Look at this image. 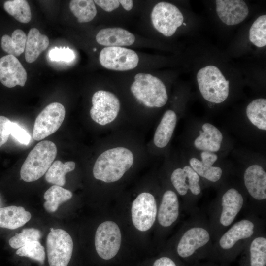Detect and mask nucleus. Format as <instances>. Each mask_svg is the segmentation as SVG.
Returning a JSON list of instances; mask_svg holds the SVG:
<instances>
[{
  "instance_id": "f257e3e1",
  "label": "nucleus",
  "mask_w": 266,
  "mask_h": 266,
  "mask_svg": "<svg viewBox=\"0 0 266 266\" xmlns=\"http://www.w3.org/2000/svg\"><path fill=\"white\" fill-rule=\"evenodd\" d=\"M264 229V220L251 212L233 223L214 241L209 256L224 262L232 260Z\"/></svg>"
},
{
  "instance_id": "f03ea898",
  "label": "nucleus",
  "mask_w": 266,
  "mask_h": 266,
  "mask_svg": "<svg viewBox=\"0 0 266 266\" xmlns=\"http://www.w3.org/2000/svg\"><path fill=\"white\" fill-rule=\"evenodd\" d=\"M214 242L208 219L196 212L192 214L184 227L176 252L180 258L192 261L209 256Z\"/></svg>"
},
{
  "instance_id": "7ed1b4c3",
  "label": "nucleus",
  "mask_w": 266,
  "mask_h": 266,
  "mask_svg": "<svg viewBox=\"0 0 266 266\" xmlns=\"http://www.w3.org/2000/svg\"><path fill=\"white\" fill-rule=\"evenodd\" d=\"M246 204L241 192L231 187L210 204L208 221L214 241L233 223Z\"/></svg>"
},
{
  "instance_id": "20e7f679",
  "label": "nucleus",
  "mask_w": 266,
  "mask_h": 266,
  "mask_svg": "<svg viewBox=\"0 0 266 266\" xmlns=\"http://www.w3.org/2000/svg\"><path fill=\"white\" fill-rule=\"evenodd\" d=\"M133 163V155L126 148L119 147L107 150L95 162L93 169L94 177L106 183L117 181Z\"/></svg>"
},
{
  "instance_id": "39448f33",
  "label": "nucleus",
  "mask_w": 266,
  "mask_h": 266,
  "mask_svg": "<svg viewBox=\"0 0 266 266\" xmlns=\"http://www.w3.org/2000/svg\"><path fill=\"white\" fill-rule=\"evenodd\" d=\"M57 149L54 143L44 140L30 152L20 170L23 180L31 182L39 179L47 172L55 159Z\"/></svg>"
},
{
  "instance_id": "423d86ee",
  "label": "nucleus",
  "mask_w": 266,
  "mask_h": 266,
  "mask_svg": "<svg viewBox=\"0 0 266 266\" xmlns=\"http://www.w3.org/2000/svg\"><path fill=\"white\" fill-rule=\"evenodd\" d=\"M130 90L137 100L147 107H161L168 100L164 84L150 74L139 73L135 75Z\"/></svg>"
},
{
  "instance_id": "0eeeda50",
  "label": "nucleus",
  "mask_w": 266,
  "mask_h": 266,
  "mask_svg": "<svg viewBox=\"0 0 266 266\" xmlns=\"http://www.w3.org/2000/svg\"><path fill=\"white\" fill-rule=\"evenodd\" d=\"M197 79L202 96L208 101L218 104L228 98L229 82L216 66L209 65L200 68Z\"/></svg>"
},
{
  "instance_id": "6e6552de",
  "label": "nucleus",
  "mask_w": 266,
  "mask_h": 266,
  "mask_svg": "<svg viewBox=\"0 0 266 266\" xmlns=\"http://www.w3.org/2000/svg\"><path fill=\"white\" fill-rule=\"evenodd\" d=\"M245 188L251 198V212L261 214L265 212L266 172L262 166L254 164L248 166L243 174Z\"/></svg>"
},
{
  "instance_id": "1a4fd4ad",
  "label": "nucleus",
  "mask_w": 266,
  "mask_h": 266,
  "mask_svg": "<svg viewBox=\"0 0 266 266\" xmlns=\"http://www.w3.org/2000/svg\"><path fill=\"white\" fill-rule=\"evenodd\" d=\"M49 266H67L73 252V243L70 235L61 229H50L46 239Z\"/></svg>"
},
{
  "instance_id": "9d476101",
  "label": "nucleus",
  "mask_w": 266,
  "mask_h": 266,
  "mask_svg": "<svg viewBox=\"0 0 266 266\" xmlns=\"http://www.w3.org/2000/svg\"><path fill=\"white\" fill-rule=\"evenodd\" d=\"M121 243V233L116 223L106 221L98 227L95 237L96 251L104 260L113 258L118 252Z\"/></svg>"
},
{
  "instance_id": "9b49d317",
  "label": "nucleus",
  "mask_w": 266,
  "mask_h": 266,
  "mask_svg": "<svg viewBox=\"0 0 266 266\" xmlns=\"http://www.w3.org/2000/svg\"><path fill=\"white\" fill-rule=\"evenodd\" d=\"M64 106L59 102L46 106L35 119L33 132L35 140H41L56 132L65 117Z\"/></svg>"
},
{
  "instance_id": "f8f14e48",
  "label": "nucleus",
  "mask_w": 266,
  "mask_h": 266,
  "mask_svg": "<svg viewBox=\"0 0 266 266\" xmlns=\"http://www.w3.org/2000/svg\"><path fill=\"white\" fill-rule=\"evenodd\" d=\"M151 18L155 29L166 37L172 36L184 20L179 9L166 2H159L154 7Z\"/></svg>"
},
{
  "instance_id": "ddd939ff",
  "label": "nucleus",
  "mask_w": 266,
  "mask_h": 266,
  "mask_svg": "<svg viewBox=\"0 0 266 266\" xmlns=\"http://www.w3.org/2000/svg\"><path fill=\"white\" fill-rule=\"evenodd\" d=\"M90 111L91 118L97 123L105 125L116 118L120 107L118 98L113 93L104 90L95 92L92 99Z\"/></svg>"
},
{
  "instance_id": "4468645a",
  "label": "nucleus",
  "mask_w": 266,
  "mask_h": 266,
  "mask_svg": "<svg viewBox=\"0 0 266 266\" xmlns=\"http://www.w3.org/2000/svg\"><path fill=\"white\" fill-rule=\"evenodd\" d=\"M157 211L154 196L148 192L140 194L132 206V218L134 226L141 232L149 230L156 221Z\"/></svg>"
},
{
  "instance_id": "2eb2a0df",
  "label": "nucleus",
  "mask_w": 266,
  "mask_h": 266,
  "mask_svg": "<svg viewBox=\"0 0 266 266\" xmlns=\"http://www.w3.org/2000/svg\"><path fill=\"white\" fill-rule=\"evenodd\" d=\"M99 61L104 68L116 71H127L136 67L139 57L133 50L122 47H106L99 55Z\"/></svg>"
},
{
  "instance_id": "dca6fc26",
  "label": "nucleus",
  "mask_w": 266,
  "mask_h": 266,
  "mask_svg": "<svg viewBox=\"0 0 266 266\" xmlns=\"http://www.w3.org/2000/svg\"><path fill=\"white\" fill-rule=\"evenodd\" d=\"M170 180L181 196L185 197L190 193L192 197H198L201 193L200 177L190 166L175 169L171 175Z\"/></svg>"
},
{
  "instance_id": "f3484780",
  "label": "nucleus",
  "mask_w": 266,
  "mask_h": 266,
  "mask_svg": "<svg viewBox=\"0 0 266 266\" xmlns=\"http://www.w3.org/2000/svg\"><path fill=\"white\" fill-rule=\"evenodd\" d=\"M27 79L25 69L18 59L8 54L0 58V81L5 86H24Z\"/></svg>"
},
{
  "instance_id": "a211bd4d",
  "label": "nucleus",
  "mask_w": 266,
  "mask_h": 266,
  "mask_svg": "<svg viewBox=\"0 0 266 266\" xmlns=\"http://www.w3.org/2000/svg\"><path fill=\"white\" fill-rule=\"evenodd\" d=\"M215 2L218 17L227 25L240 23L248 15V7L243 0H217Z\"/></svg>"
},
{
  "instance_id": "6ab92c4d",
  "label": "nucleus",
  "mask_w": 266,
  "mask_h": 266,
  "mask_svg": "<svg viewBox=\"0 0 266 266\" xmlns=\"http://www.w3.org/2000/svg\"><path fill=\"white\" fill-rule=\"evenodd\" d=\"M201 160L192 158L189 161L190 166L200 177L211 182L220 180L223 174L221 167L213 165L218 159L217 155L213 152L202 151L200 154Z\"/></svg>"
},
{
  "instance_id": "aec40b11",
  "label": "nucleus",
  "mask_w": 266,
  "mask_h": 266,
  "mask_svg": "<svg viewBox=\"0 0 266 266\" xmlns=\"http://www.w3.org/2000/svg\"><path fill=\"white\" fill-rule=\"evenodd\" d=\"M242 252L241 266H266V235L265 230L255 236Z\"/></svg>"
},
{
  "instance_id": "412c9836",
  "label": "nucleus",
  "mask_w": 266,
  "mask_h": 266,
  "mask_svg": "<svg viewBox=\"0 0 266 266\" xmlns=\"http://www.w3.org/2000/svg\"><path fill=\"white\" fill-rule=\"evenodd\" d=\"M180 213V204L177 194L168 190L163 194L157 211L159 225L163 228H169L178 219Z\"/></svg>"
},
{
  "instance_id": "4be33fe9",
  "label": "nucleus",
  "mask_w": 266,
  "mask_h": 266,
  "mask_svg": "<svg viewBox=\"0 0 266 266\" xmlns=\"http://www.w3.org/2000/svg\"><path fill=\"white\" fill-rule=\"evenodd\" d=\"M97 42L107 47L130 46L135 41V36L121 28H109L100 30L96 36Z\"/></svg>"
},
{
  "instance_id": "5701e85b",
  "label": "nucleus",
  "mask_w": 266,
  "mask_h": 266,
  "mask_svg": "<svg viewBox=\"0 0 266 266\" xmlns=\"http://www.w3.org/2000/svg\"><path fill=\"white\" fill-rule=\"evenodd\" d=\"M199 133L200 135L194 142L197 149L213 153L219 150L223 135L218 129L211 124L206 123L202 126V131Z\"/></svg>"
},
{
  "instance_id": "b1692460",
  "label": "nucleus",
  "mask_w": 266,
  "mask_h": 266,
  "mask_svg": "<svg viewBox=\"0 0 266 266\" xmlns=\"http://www.w3.org/2000/svg\"><path fill=\"white\" fill-rule=\"evenodd\" d=\"M31 218V214L21 206L0 208V227L14 230L21 227Z\"/></svg>"
},
{
  "instance_id": "393cba45",
  "label": "nucleus",
  "mask_w": 266,
  "mask_h": 266,
  "mask_svg": "<svg viewBox=\"0 0 266 266\" xmlns=\"http://www.w3.org/2000/svg\"><path fill=\"white\" fill-rule=\"evenodd\" d=\"M49 44V40L46 35L41 34L36 28H31L27 37L25 49L27 62H34L40 53L47 49Z\"/></svg>"
},
{
  "instance_id": "a878e982",
  "label": "nucleus",
  "mask_w": 266,
  "mask_h": 266,
  "mask_svg": "<svg viewBox=\"0 0 266 266\" xmlns=\"http://www.w3.org/2000/svg\"><path fill=\"white\" fill-rule=\"evenodd\" d=\"M177 116L174 111H166L158 126L154 137V143L159 148H163L169 142L176 125Z\"/></svg>"
},
{
  "instance_id": "bb28decb",
  "label": "nucleus",
  "mask_w": 266,
  "mask_h": 266,
  "mask_svg": "<svg viewBox=\"0 0 266 266\" xmlns=\"http://www.w3.org/2000/svg\"><path fill=\"white\" fill-rule=\"evenodd\" d=\"M72 197V193L69 190L58 185H53L44 194L46 200L44 207L48 212H55L61 203L70 200Z\"/></svg>"
},
{
  "instance_id": "cd10ccee",
  "label": "nucleus",
  "mask_w": 266,
  "mask_h": 266,
  "mask_svg": "<svg viewBox=\"0 0 266 266\" xmlns=\"http://www.w3.org/2000/svg\"><path fill=\"white\" fill-rule=\"evenodd\" d=\"M75 165L73 161L63 163L60 160L55 161L46 172L45 179L49 183L62 187L66 183V174L73 170Z\"/></svg>"
},
{
  "instance_id": "c85d7f7f",
  "label": "nucleus",
  "mask_w": 266,
  "mask_h": 266,
  "mask_svg": "<svg viewBox=\"0 0 266 266\" xmlns=\"http://www.w3.org/2000/svg\"><path fill=\"white\" fill-rule=\"evenodd\" d=\"M27 36L20 29L14 31L11 37L4 35L1 40V46L3 51L15 57L19 56L25 49Z\"/></svg>"
},
{
  "instance_id": "c756f323",
  "label": "nucleus",
  "mask_w": 266,
  "mask_h": 266,
  "mask_svg": "<svg viewBox=\"0 0 266 266\" xmlns=\"http://www.w3.org/2000/svg\"><path fill=\"white\" fill-rule=\"evenodd\" d=\"M246 115L251 123L259 129L266 130V100L259 98L247 106Z\"/></svg>"
},
{
  "instance_id": "7c9ffc66",
  "label": "nucleus",
  "mask_w": 266,
  "mask_h": 266,
  "mask_svg": "<svg viewBox=\"0 0 266 266\" xmlns=\"http://www.w3.org/2000/svg\"><path fill=\"white\" fill-rule=\"evenodd\" d=\"M69 8L80 23L92 21L97 14V9L92 0H72Z\"/></svg>"
},
{
  "instance_id": "2f4dec72",
  "label": "nucleus",
  "mask_w": 266,
  "mask_h": 266,
  "mask_svg": "<svg viewBox=\"0 0 266 266\" xmlns=\"http://www.w3.org/2000/svg\"><path fill=\"white\" fill-rule=\"evenodd\" d=\"M3 7L9 15L21 23H27L31 20V9L27 0H8L4 3Z\"/></svg>"
},
{
  "instance_id": "473e14b6",
  "label": "nucleus",
  "mask_w": 266,
  "mask_h": 266,
  "mask_svg": "<svg viewBox=\"0 0 266 266\" xmlns=\"http://www.w3.org/2000/svg\"><path fill=\"white\" fill-rule=\"evenodd\" d=\"M250 41L258 47L266 45V15L259 17L253 23L249 30Z\"/></svg>"
},
{
  "instance_id": "72a5a7b5",
  "label": "nucleus",
  "mask_w": 266,
  "mask_h": 266,
  "mask_svg": "<svg viewBox=\"0 0 266 266\" xmlns=\"http://www.w3.org/2000/svg\"><path fill=\"white\" fill-rule=\"evenodd\" d=\"M41 237V232L35 228L24 229L22 231L12 237L9 240V245L14 249H19L27 243L38 241Z\"/></svg>"
},
{
  "instance_id": "f704fd0d",
  "label": "nucleus",
  "mask_w": 266,
  "mask_h": 266,
  "mask_svg": "<svg viewBox=\"0 0 266 266\" xmlns=\"http://www.w3.org/2000/svg\"><path fill=\"white\" fill-rule=\"evenodd\" d=\"M16 254L20 256L27 257L43 264L45 258L44 247L38 241H33L19 248Z\"/></svg>"
},
{
  "instance_id": "c9c22d12",
  "label": "nucleus",
  "mask_w": 266,
  "mask_h": 266,
  "mask_svg": "<svg viewBox=\"0 0 266 266\" xmlns=\"http://www.w3.org/2000/svg\"><path fill=\"white\" fill-rule=\"evenodd\" d=\"M49 58L55 62H69L75 58V54L72 50L68 47H54L49 52Z\"/></svg>"
},
{
  "instance_id": "e433bc0d",
  "label": "nucleus",
  "mask_w": 266,
  "mask_h": 266,
  "mask_svg": "<svg viewBox=\"0 0 266 266\" xmlns=\"http://www.w3.org/2000/svg\"><path fill=\"white\" fill-rule=\"evenodd\" d=\"M9 129L10 134L20 143L28 145L30 143V135L17 124L11 122Z\"/></svg>"
},
{
  "instance_id": "4c0bfd02",
  "label": "nucleus",
  "mask_w": 266,
  "mask_h": 266,
  "mask_svg": "<svg viewBox=\"0 0 266 266\" xmlns=\"http://www.w3.org/2000/svg\"><path fill=\"white\" fill-rule=\"evenodd\" d=\"M11 122L8 118L0 116V148L7 142L10 134L9 127Z\"/></svg>"
},
{
  "instance_id": "58836bf2",
  "label": "nucleus",
  "mask_w": 266,
  "mask_h": 266,
  "mask_svg": "<svg viewBox=\"0 0 266 266\" xmlns=\"http://www.w3.org/2000/svg\"><path fill=\"white\" fill-rule=\"evenodd\" d=\"M94 2L106 12H111L120 5L119 0H95Z\"/></svg>"
},
{
  "instance_id": "ea45409f",
  "label": "nucleus",
  "mask_w": 266,
  "mask_h": 266,
  "mask_svg": "<svg viewBox=\"0 0 266 266\" xmlns=\"http://www.w3.org/2000/svg\"><path fill=\"white\" fill-rule=\"evenodd\" d=\"M153 266H177L174 261L166 256L161 257L155 261Z\"/></svg>"
},
{
  "instance_id": "a19ab883",
  "label": "nucleus",
  "mask_w": 266,
  "mask_h": 266,
  "mask_svg": "<svg viewBox=\"0 0 266 266\" xmlns=\"http://www.w3.org/2000/svg\"><path fill=\"white\" fill-rule=\"evenodd\" d=\"M120 4L122 7L127 11L131 10L133 6V1L131 0H119Z\"/></svg>"
},
{
  "instance_id": "79ce46f5",
  "label": "nucleus",
  "mask_w": 266,
  "mask_h": 266,
  "mask_svg": "<svg viewBox=\"0 0 266 266\" xmlns=\"http://www.w3.org/2000/svg\"><path fill=\"white\" fill-rule=\"evenodd\" d=\"M94 51H95L96 50V48H94V50H93Z\"/></svg>"
},
{
  "instance_id": "37998d69",
  "label": "nucleus",
  "mask_w": 266,
  "mask_h": 266,
  "mask_svg": "<svg viewBox=\"0 0 266 266\" xmlns=\"http://www.w3.org/2000/svg\"><path fill=\"white\" fill-rule=\"evenodd\" d=\"M183 25H186V24L185 23H183Z\"/></svg>"
},
{
  "instance_id": "c03bdc74",
  "label": "nucleus",
  "mask_w": 266,
  "mask_h": 266,
  "mask_svg": "<svg viewBox=\"0 0 266 266\" xmlns=\"http://www.w3.org/2000/svg\"></svg>"
}]
</instances>
